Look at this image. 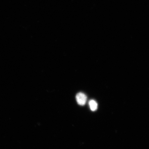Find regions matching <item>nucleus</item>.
<instances>
[{
	"instance_id": "2",
	"label": "nucleus",
	"mask_w": 149,
	"mask_h": 149,
	"mask_svg": "<svg viewBox=\"0 0 149 149\" xmlns=\"http://www.w3.org/2000/svg\"><path fill=\"white\" fill-rule=\"evenodd\" d=\"M90 109L92 111H95L97 109L98 104L97 102L94 100H91L89 103Z\"/></svg>"
},
{
	"instance_id": "1",
	"label": "nucleus",
	"mask_w": 149,
	"mask_h": 149,
	"mask_svg": "<svg viewBox=\"0 0 149 149\" xmlns=\"http://www.w3.org/2000/svg\"><path fill=\"white\" fill-rule=\"evenodd\" d=\"M76 101L78 104L80 106L85 105L87 102V96L84 93H78L76 96Z\"/></svg>"
}]
</instances>
